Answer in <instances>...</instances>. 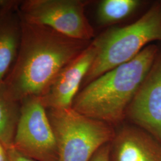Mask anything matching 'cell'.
I'll use <instances>...</instances> for the list:
<instances>
[{"label":"cell","mask_w":161,"mask_h":161,"mask_svg":"<svg viewBox=\"0 0 161 161\" xmlns=\"http://www.w3.org/2000/svg\"><path fill=\"white\" fill-rule=\"evenodd\" d=\"M22 38L17 58L0 83L8 97L20 102L41 97L64 67L90 44L61 34L46 26L22 19Z\"/></svg>","instance_id":"6da1fadb"},{"label":"cell","mask_w":161,"mask_h":161,"mask_svg":"<svg viewBox=\"0 0 161 161\" xmlns=\"http://www.w3.org/2000/svg\"><path fill=\"white\" fill-rule=\"evenodd\" d=\"M159 52L150 44L130 61L100 76L78 93L72 108L110 125L119 122Z\"/></svg>","instance_id":"7a4b0ae2"},{"label":"cell","mask_w":161,"mask_h":161,"mask_svg":"<svg viewBox=\"0 0 161 161\" xmlns=\"http://www.w3.org/2000/svg\"><path fill=\"white\" fill-rule=\"evenodd\" d=\"M153 41H161V1L153 3L134 23L110 28L92 41L96 56L84 83L130 61Z\"/></svg>","instance_id":"3957f363"},{"label":"cell","mask_w":161,"mask_h":161,"mask_svg":"<svg viewBox=\"0 0 161 161\" xmlns=\"http://www.w3.org/2000/svg\"><path fill=\"white\" fill-rule=\"evenodd\" d=\"M56 140L58 161H90L116 132L112 125L72 108L47 109Z\"/></svg>","instance_id":"277c9868"},{"label":"cell","mask_w":161,"mask_h":161,"mask_svg":"<svg viewBox=\"0 0 161 161\" xmlns=\"http://www.w3.org/2000/svg\"><path fill=\"white\" fill-rule=\"evenodd\" d=\"M88 1L81 0H25L18 8L26 22L46 26L61 34L89 41L94 30L85 15Z\"/></svg>","instance_id":"5b68a950"},{"label":"cell","mask_w":161,"mask_h":161,"mask_svg":"<svg viewBox=\"0 0 161 161\" xmlns=\"http://www.w3.org/2000/svg\"><path fill=\"white\" fill-rule=\"evenodd\" d=\"M20 114L12 147L35 161H58L56 140L40 97L20 101Z\"/></svg>","instance_id":"8992f818"},{"label":"cell","mask_w":161,"mask_h":161,"mask_svg":"<svg viewBox=\"0 0 161 161\" xmlns=\"http://www.w3.org/2000/svg\"><path fill=\"white\" fill-rule=\"evenodd\" d=\"M138 128L161 144V51L127 108Z\"/></svg>","instance_id":"52a82bcc"},{"label":"cell","mask_w":161,"mask_h":161,"mask_svg":"<svg viewBox=\"0 0 161 161\" xmlns=\"http://www.w3.org/2000/svg\"><path fill=\"white\" fill-rule=\"evenodd\" d=\"M96 56V47L92 42L58 73L46 92L40 97L46 109L72 108L80 85Z\"/></svg>","instance_id":"ba28073f"},{"label":"cell","mask_w":161,"mask_h":161,"mask_svg":"<svg viewBox=\"0 0 161 161\" xmlns=\"http://www.w3.org/2000/svg\"><path fill=\"white\" fill-rule=\"evenodd\" d=\"M109 161H161V144L143 130L125 126L110 143Z\"/></svg>","instance_id":"9c48e42d"},{"label":"cell","mask_w":161,"mask_h":161,"mask_svg":"<svg viewBox=\"0 0 161 161\" xmlns=\"http://www.w3.org/2000/svg\"><path fill=\"white\" fill-rule=\"evenodd\" d=\"M21 1L0 9V83L17 58L22 38V20L18 12Z\"/></svg>","instance_id":"30bf717a"},{"label":"cell","mask_w":161,"mask_h":161,"mask_svg":"<svg viewBox=\"0 0 161 161\" xmlns=\"http://www.w3.org/2000/svg\"><path fill=\"white\" fill-rule=\"evenodd\" d=\"M21 103L8 97L0 88V142L7 149L12 147Z\"/></svg>","instance_id":"8fae6325"},{"label":"cell","mask_w":161,"mask_h":161,"mask_svg":"<svg viewBox=\"0 0 161 161\" xmlns=\"http://www.w3.org/2000/svg\"><path fill=\"white\" fill-rule=\"evenodd\" d=\"M142 4L138 0L102 1L98 7V22L103 25L118 23L132 14Z\"/></svg>","instance_id":"7c38bea8"},{"label":"cell","mask_w":161,"mask_h":161,"mask_svg":"<svg viewBox=\"0 0 161 161\" xmlns=\"http://www.w3.org/2000/svg\"><path fill=\"white\" fill-rule=\"evenodd\" d=\"M110 143L104 145L98 150L90 161H109Z\"/></svg>","instance_id":"4fadbf2b"},{"label":"cell","mask_w":161,"mask_h":161,"mask_svg":"<svg viewBox=\"0 0 161 161\" xmlns=\"http://www.w3.org/2000/svg\"><path fill=\"white\" fill-rule=\"evenodd\" d=\"M8 150L11 161H35L22 155L13 148H10Z\"/></svg>","instance_id":"5bb4252c"},{"label":"cell","mask_w":161,"mask_h":161,"mask_svg":"<svg viewBox=\"0 0 161 161\" xmlns=\"http://www.w3.org/2000/svg\"><path fill=\"white\" fill-rule=\"evenodd\" d=\"M0 161H11L9 150L0 142Z\"/></svg>","instance_id":"9a60e30c"},{"label":"cell","mask_w":161,"mask_h":161,"mask_svg":"<svg viewBox=\"0 0 161 161\" xmlns=\"http://www.w3.org/2000/svg\"><path fill=\"white\" fill-rule=\"evenodd\" d=\"M18 1L15 0H0V9L7 6H12L17 3Z\"/></svg>","instance_id":"2e32d148"}]
</instances>
